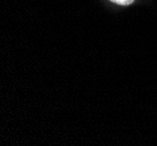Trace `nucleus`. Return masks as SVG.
Wrapping results in <instances>:
<instances>
[{
  "instance_id": "obj_1",
  "label": "nucleus",
  "mask_w": 157,
  "mask_h": 146,
  "mask_svg": "<svg viewBox=\"0 0 157 146\" xmlns=\"http://www.w3.org/2000/svg\"><path fill=\"white\" fill-rule=\"evenodd\" d=\"M110 1L114 4H117V5H122V6H127V5H130L134 2V0H110Z\"/></svg>"
}]
</instances>
